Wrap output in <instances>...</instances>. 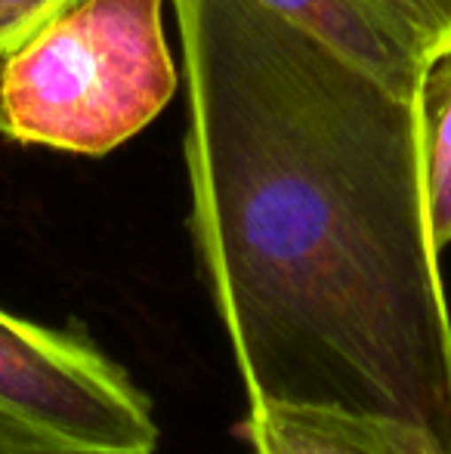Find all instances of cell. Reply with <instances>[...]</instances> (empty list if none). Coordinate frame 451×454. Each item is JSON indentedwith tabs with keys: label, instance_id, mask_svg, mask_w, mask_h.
Wrapping results in <instances>:
<instances>
[{
	"label": "cell",
	"instance_id": "1",
	"mask_svg": "<svg viewBox=\"0 0 451 454\" xmlns=\"http://www.w3.org/2000/svg\"><path fill=\"white\" fill-rule=\"evenodd\" d=\"M195 254L247 402L451 445V309L402 96L257 0H174Z\"/></svg>",
	"mask_w": 451,
	"mask_h": 454
},
{
	"label": "cell",
	"instance_id": "2",
	"mask_svg": "<svg viewBox=\"0 0 451 454\" xmlns=\"http://www.w3.org/2000/svg\"><path fill=\"white\" fill-rule=\"evenodd\" d=\"M164 0H56L0 59V137L109 155L164 112L176 66Z\"/></svg>",
	"mask_w": 451,
	"mask_h": 454
},
{
	"label": "cell",
	"instance_id": "3",
	"mask_svg": "<svg viewBox=\"0 0 451 454\" xmlns=\"http://www.w3.org/2000/svg\"><path fill=\"white\" fill-rule=\"evenodd\" d=\"M152 399L81 325L0 306V454H155Z\"/></svg>",
	"mask_w": 451,
	"mask_h": 454
},
{
	"label": "cell",
	"instance_id": "4",
	"mask_svg": "<svg viewBox=\"0 0 451 454\" xmlns=\"http://www.w3.org/2000/svg\"><path fill=\"white\" fill-rule=\"evenodd\" d=\"M232 433L251 454H451L417 420L313 402H247Z\"/></svg>",
	"mask_w": 451,
	"mask_h": 454
},
{
	"label": "cell",
	"instance_id": "5",
	"mask_svg": "<svg viewBox=\"0 0 451 454\" xmlns=\"http://www.w3.org/2000/svg\"><path fill=\"white\" fill-rule=\"evenodd\" d=\"M282 22L331 47L402 96H417L433 59L415 31L386 0H257Z\"/></svg>",
	"mask_w": 451,
	"mask_h": 454
},
{
	"label": "cell",
	"instance_id": "6",
	"mask_svg": "<svg viewBox=\"0 0 451 454\" xmlns=\"http://www.w3.org/2000/svg\"><path fill=\"white\" fill-rule=\"evenodd\" d=\"M421 158L430 229L439 251L451 245V47L427 62L421 90Z\"/></svg>",
	"mask_w": 451,
	"mask_h": 454
},
{
	"label": "cell",
	"instance_id": "7",
	"mask_svg": "<svg viewBox=\"0 0 451 454\" xmlns=\"http://www.w3.org/2000/svg\"><path fill=\"white\" fill-rule=\"evenodd\" d=\"M424 37L430 56L451 47V0H386Z\"/></svg>",
	"mask_w": 451,
	"mask_h": 454
},
{
	"label": "cell",
	"instance_id": "8",
	"mask_svg": "<svg viewBox=\"0 0 451 454\" xmlns=\"http://www.w3.org/2000/svg\"><path fill=\"white\" fill-rule=\"evenodd\" d=\"M56 0H0V59L53 10Z\"/></svg>",
	"mask_w": 451,
	"mask_h": 454
}]
</instances>
